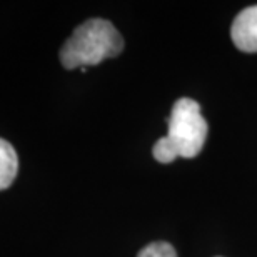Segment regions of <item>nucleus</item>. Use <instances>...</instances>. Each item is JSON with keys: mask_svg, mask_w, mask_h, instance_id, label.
<instances>
[{"mask_svg": "<svg viewBox=\"0 0 257 257\" xmlns=\"http://www.w3.org/2000/svg\"><path fill=\"white\" fill-rule=\"evenodd\" d=\"M205 139L207 122L200 112V105L192 99L182 97L172 105L169 132L156 142L152 156L161 164H171L177 157L194 159L202 151Z\"/></svg>", "mask_w": 257, "mask_h": 257, "instance_id": "1", "label": "nucleus"}, {"mask_svg": "<svg viewBox=\"0 0 257 257\" xmlns=\"http://www.w3.org/2000/svg\"><path fill=\"white\" fill-rule=\"evenodd\" d=\"M124 50V39L109 20L89 19L74 30L60 49V62L65 69L97 65L117 57Z\"/></svg>", "mask_w": 257, "mask_h": 257, "instance_id": "2", "label": "nucleus"}, {"mask_svg": "<svg viewBox=\"0 0 257 257\" xmlns=\"http://www.w3.org/2000/svg\"><path fill=\"white\" fill-rule=\"evenodd\" d=\"M230 37L235 47L242 52H257V5L244 9L234 19Z\"/></svg>", "mask_w": 257, "mask_h": 257, "instance_id": "3", "label": "nucleus"}, {"mask_svg": "<svg viewBox=\"0 0 257 257\" xmlns=\"http://www.w3.org/2000/svg\"><path fill=\"white\" fill-rule=\"evenodd\" d=\"M19 172V157L14 146L0 139V191L12 186Z\"/></svg>", "mask_w": 257, "mask_h": 257, "instance_id": "4", "label": "nucleus"}, {"mask_svg": "<svg viewBox=\"0 0 257 257\" xmlns=\"http://www.w3.org/2000/svg\"><path fill=\"white\" fill-rule=\"evenodd\" d=\"M137 257H177V252L172 247V244L157 240V242H151L146 247H142Z\"/></svg>", "mask_w": 257, "mask_h": 257, "instance_id": "5", "label": "nucleus"}]
</instances>
